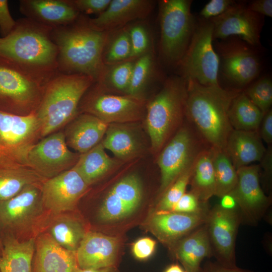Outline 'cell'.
<instances>
[{"label":"cell","instance_id":"cell-1","mask_svg":"<svg viewBox=\"0 0 272 272\" xmlns=\"http://www.w3.org/2000/svg\"><path fill=\"white\" fill-rule=\"evenodd\" d=\"M52 28L26 17L17 20L12 32L2 37L0 56L13 62L44 86L59 73Z\"/></svg>","mask_w":272,"mask_h":272},{"label":"cell","instance_id":"cell-2","mask_svg":"<svg viewBox=\"0 0 272 272\" xmlns=\"http://www.w3.org/2000/svg\"><path fill=\"white\" fill-rule=\"evenodd\" d=\"M52 38L56 45L59 73L81 74L99 82L106 67L103 57L110 32L92 28L88 18H78L73 23L53 28Z\"/></svg>","mask_w":272,"mask_h":272},{"label":"cell","instance_id":"cell-3","mask_svg":"<svg viewBox=\"0 0 272 272\" xmlns=\"http://www.w3.org/2000/svg\"><path fill=\"white\" fill-rule=\"evenodd\" d=\"M185 114L212 148L225 150L233 129L228 111L233 98L239 93L220 86H205L187 80Z\"/></svg>","mask_w":272,"mask_h":272},{"label":"cell","instance_id":"cell-4","mask_svg":"<svg viewBox=\"0 0 272 272\" xmlns=\"http://www.w3.org/2000/svg\"><path fill=\"white\" fill-rule=\"evenodd\" d=\"M95 82L81 74L59 73L44 86L35 113L40 124V135L51 134L76 115L83 96Z\"/></svg>","mask_w":272,"mask_h":272},{"label":"cell","instance_id":"cell-5","mask_svg":"<svg viewBox=\"0 0 272 272\" xmlns=\"http://www.w3.org/2000/svg\"><path fill=\"white\" fill-rule=\"evenodd\" d=\"M186 81L183 78H169L162 89L149 102L146 122L155 151L163 145L176 123L185 113Z\"/></svg>","mask_w":272,"mask_h":272},{"label":"cell","instance_id":"cell-6","mask_svg":"<svg viewBox=\"0 0 272 272\" xmlns=\"http://www.w3.org/2000/svg\"><path fill=\"white\" fill-rule=\"evenodd\" d=\"M192 1L163 0L159 2L160 50L169 63L179 62L193 35Z\"/></svg>","mask_w":272,"mask_h":272},{"label":"cell","instance_id":"cell-7","mask_svg":"<svg viewBox=\"0 0 272 272\" xmlns=\"http://www.w3.org/2000/svg\"><path fill=\"white\" fill-rule=\"evenodd\" d=\"M44 86L8 59L0 56V111L21 115L36 110Z\"/></svg>","mask_w":272,"mask_h":272},{"label":"cell","instance_id":"cell-8","mask_svg":"<svg viewBox=\"0 0 272 272\" xmlns=\"http://www.w3.org/2000/svg\"><path fill=\"white\" fill-rule=\"evenodd\" d=\"M212 22L194 30L188 47L180 61L183 78L193 80L205 86H220L218 75L220 59L213 46Z\"/></svg>","mask_w":272,"mask_h":272},{"label":"cell","instance_id":"cell-9","mask_svg":"<svg viewBox=\"0 0 272 272\" xmlns=\"http://www.w3.org/2000/svg\"><path fill=\"white\" fill-rule=\"evenodd\" d=\"M40 134L35 114L19 115L0 111V160L27 166V157Z\"/></svg>","mask_w":272,"mask_h":272},{"label":"cell","instance_id":"cell-10","mask_svg":"<svg viewBox=\"0 0 272 272\" xmlns=\"http://www.w3.org/2000/svg\"><path fill=\"white\" fill-rule=\"evenodd\" d=\"M238 207L226 208L216 205L208 213L206 225L217 262L225 267H237L235 255V240L242 221Z\"/></svg>","mask_w":272,"mask_h":272},{"label":"cell","instance_id":"cell-11","mask_svg":"<svg viewBox=\"0 0 272 272\" xmlns=\"http://www.w3.org/2000/svg\"><path fill=\"white\" fill-rule=\"evenodd\" d=\"M76 159V155L67 147L65 134L51 133L28 152L27 166L45 179L52 178L67 170Z\"/></svg>","mask_w":272,"mask_h":272},{"label":"cell","instance_id":"cell-12","mask_svg":"<svg viewBox=\"0 0 272 272\" xmlns=\"http://www.w3.org/2000/svg\"><path fill=\"white\" fill-rule=\"evenodd\" d=\"M193 133L180 128L160 154L158 164L161 172L159 193L162 195L194 161L199 152Z\"/></svg>","mask_w":272,"mask_h":272},{"label":"cell","instance_id":"cell-13","mask_svg":"<svg viewBox=\"0 0 272 272\" xmlns=\"http://www.w3.org/2000/svg\"><path fill=\"white\" fill-rule=\"evenodd\" d=\"M88 186L73 167L42 183L43 206L55 215L71 211Z\"/></svg>","mask_w":272,"mask_h":272},{"label":"cell","instance_id":"cell-14","mask_svg":"<svg viewBox=\"0 0 272 272\" xmlns=\"http://www.w3.org/2000/svg\"><path fill=\"white\" fill-rule=\"evenodd\" d=\"M260 165H251L236 170L237 182L229 193L233 196L241 217L254 224L262 217L271 199L259 183Z\"/></svg>","mask_w":272,"mask_h":272},{"label":"cell","instance_id":"cell-15","mask_svg":"<svg viewBox=\"0 0 272 272\" xmlns=\"http://www.w3.org/2000/svg\"><path fill=\"white\" fill-rule=\"evenodd\" d=\"M143 195L139 177L129 174L115 184L106 195L98 212L103 222L112 223L131 215L139 207Z\"/></svg>","mask_w":272,"mask_h":272},{"label":"cell","instance_id":"cell-16","mask_svg":"<svg viewBox=\"0 0 272 272\" xmlns=\"http://www.w3.org/2000/svg\"><path fill=\"white\" fill-rule=\"evenodd\" d=\"M88 113L99 118L105 123H122L140 118L144 111L142 98L131 96L94 93L84 106Z\"/></svg>","mask_w":272,"mask_h":272},{"label":"cell","instance_id":"cell-17","mask_svg":"<svg viewBox=\"0 0 272 272\" xmlns=\"http://www.w3.org/2000/svg\"><path fill=\"white\" fill-rule=\"evenodd\" d=\"M209 210L196 213L154 212L147 226L161 242L175 245L181 239L206 223Z\"/></svg>","mask_w":272,"mask_h":272},{"label":"cell","instance_id":"cell-18","mask_svg":"<svg viewBox=\"0 0 272 272\" xmlns=\"http://www.w3.org/2000/svg\"><path fill=\"white\" fill-rule=\"evenodd\" d=\"M213 38L224 39L237 35L252 46L259 43L261 26L257 14L246 7L235 4L222 14L212 18Z\"/></svg>","mask_w":272,"mask_h":272},{"label":"cell","instance_id":"cell-19","mask_svg":"<svg viewBox=\"0 0 272 272\" xmlns=\"http://www.w3.org/2000/svg\"><path fill=\"white\" fill-rule=\"evenodd\" d=\"M118 247V241L114 237L95 232H86L76 251L80 268L116 267Z\"/></svg>","mask_w":272,"mask_h":272},{"label":"cell","instance_id":"cell-20","mask_svg":"<svg viewBox=\"0 0 272 272\" xmlns=\"http://www.w3.org/2000/svg\"><path fill=\"white\" fill-rule=\"evenodd\" d=\"M43 207L40 187L30 185L14 197L0 201V218L10 227L23 229L38 217Z\"/></svg>","mask_w":272,"mask_h":272},{"label":"cell","instance_id":"cell-21","mask_svg":"<svg viewBox=\"0 0 272 272\" xmlns=\"http://www.w3.org/2000/svg\"><path fill=\"white\" fill-rule=\"evenodd\" d=\"M80 270L76 251L60 246L48 233L37 237L32 272H79Z\"/></svg>","mask_w":272,"mask_h":272},{"label":"cell","instance_id":"cell-22","mask_svg":"<svg viewBox=\"0 0 272 272\" xmlns=\"http://www.w3.org/2000/svg\"><path fill=\"white\" fill-rule=\"evenodd\" d=\"M153 2L148 0H111L107 9L96 18H88L89 25L99 31L110 32L128 22L147 17Z\"/></svg>","mask_w":272,"mask_h":272},{"label":"cell","instance_id":"cell-23","mask_svg":"<svg viewBox=\"0 0 272 272\" xmlns=\"http://www.w3.org/2000/svg\"><path fill=\"white\" fill-rule=\"evenodd\" d=\"M19 10L26 18L51 28L70 24L80 14L70 0H21Z\"/></svg>","mask_w":272,"mask_h":272},{"label":"cell","instance_id":"cell-24","mask_svg":"<svg viewBox=\"0 0 272 272\" xmlns=\"http://www.w3.org/2000/svg\"><path fill=\"white\" fill-rule=\"evenodd\" d=\"M223 71L231 82L241 86L248 84L258 75L260 63L248 47L232 43L221 47Z\"/></svg>","mask_w":272,"mask_h":272},{"label":"cell","instance_id":"cell-25","mask_svg":"<svg viewBox=\"0 0 272 272\" xmlns=\"http://www.w3.org/2000/svg\"><path fill=\"white\" fill-rule=\"evenodd\" d=\"M108 125L92 114H81L72 122L66 130V144L75 151L85 153L100 143Z\"/></svg>","mask_w":272,"mask_h":272},{"label":"cell","instance_id":"cell-26","mask_svg":"<svg viewBox=\"0 0 272 272\" xmlns=\"http://www.w3.org/2000/svg\"><path fill=\"white\" fill-rule=\"evenodd\" d=\"M175 245V256L185 272H200L203 259L213 256L206 223L181 239Z\"/></svg>","mask_w":272,"mask_h":272},{"label":"cell","instance_id":"cell-27","mask_svg":"<svg viewBox=\"0 0 272 272\" xmlns=\"http://www.w3.org/2000/svg\"><path fill=\"white\" fill-rule=\"evenodd\" d=\"M265 150L257 131L233 129L228 137L225 149L236 170L260 161Z\"/></svg>","mask_w":272,"mask_h":272},{"label":"cell","instance_id":"cell-28","mask_svg":"<svg viewBox=\"0 0 272 272\" xmlns=\"http://www.w3.org/2000/svg\"><path fill=\"white\" fill-rule=\"evenodd\" d=\"M45 178L26 166L0 162V201L8 200L30 185H39Z\"/></svg>","mask_w":272,"mask_h":272},{"label":"cell","instance_id":"cell-29","mask_svg":"<svg viewBox=\"0 0 272 272\" xmlns=\"http://www.w3.org/2000/svg\"><path fill=\"white\" fill-rule=\"evenodd\" d=\"M35 240L8 239L0 256V272H32Z\"/></svg>","mask_w":272,"mask_h":272},{"label":"cell","instance_id":"cell-30","mask_svg":"<svg viewBox=\"0 0 272 272\" xmlns=\"http://www.w3.org/2000/svg\"><path fill=\"white\" fill-rule=\"evenodd\" d=\"M213 149L199 152L195 158L189 184L190 191L206 202L215 194L216 183L213 162Z\"/></svg>","mask_w":272,"mask_h":272},{"label":"cell","instance_id":"cell-31","mask_svg":"<svg viewBox=\"0 0 272 272\" xmlns=\"http://www.w3.org/2000/svg\"><path fill=\"white\" fill-rule=\"evenodd\" d=\"M115 163L106 154L100 142L82 154L73 167L89 186L103 176Z\"/></svg>","mask_w":272,"mask_h":272},{"label":"cell","instance_id":"cell-32","mask_svg":"<svg viewBox=\"0 0 272 272\" xmlns=\"http://www.w3.org/2000/svg\"><path fill=\"white\" fill-rule=\"evenodd\" d=\"M263 113L244 92L238 93L232 99L228 111V117L233 129L257 131Z\"/></svg>","mask_w":272,"mask_h":272},{"label":"cell","instance_id":"cell-33","mask_svg":"<svg viewBox=\"0 0 272 272\" xmlns=\"http://www.w3.org/2000/svg\"><path fill=\"white\" fill-rule=\"evenodd\" d=\"M55 216L50 224L48 233L63 248L76 251L86 233L83 225L63 213Z\"/></svg>","mask_w":272,"mask_h":272},{"label":"cell","instance_id":"cell-34","mask_svg":"<svg viewBox=\"0 0 272 272\" xmlns=\"http://www.w3.org/2000/svg\"><path fill=\"white\" fill-rule=\"evenodd\" d=\"M101 142L105 149L121 159L131 157L139 149L138 142L132 131L121 123L109 124Z\"/></svg>","mask_w":272,"mask_h":272},{"label":"cell","instance_id":"cell-35","mask_svg":"<svg viewBox=\"0 0 272 272\" xmlns=\"http://www.w3.org/2000/svg\"><path fill=\"white\" fill-rule=\"evenodd\" d=\"M213 149L216 183L215 195L221 197L234 188L237 182V174L236 169L225 150Z\"/></svg>","mask_w":272,"mask_h":272},{"label":"cell","instance_id":"cell-36","mask_svg":"<svg viewBox=\"0 0 272 272\" xmlns=\"http://www.w3.org/2000/svg\"><path fill=\"white\" fill-rule=\"evenodd\" d=\"M154 66V56L151 51L135 59L127 95L141 98V94L151 79Z\"/></svg>","mask_w":272,"mask_h":272},{"label":"cell","instance_id":"cell-37","mask_svg":"<svg viewBox=\"0 0 272 272\" xmlns=\"http://www.w3.org/2000/svg\"><path fill=\"white\" fill-rule=\"evenodd\" d=\"M133 59H127L112 65H106L105 71L98 82L100 84H108L113 88L126 93L130 83Z\"/></svg>","mask_w":272,"mask_h":272},{"label":"cell","instance_id":"cell-38","mask_svg":"<svg viewBox=\"0 0 272 272\" xmlns=\"http://www.w3.org/2000/svg\"><path fill=\"white\" fill-rule=\"evenodd\" d=\"M194 162L168 187L158 202L155 212H170L176 203L185 193L192 175Z\"/></svg>","mask_w":272,"mask_h":272},{"label":"cell","instance_id":"cell-39","mask_svg":"<svg viewBox=\"0 0 272 272\" xmlns=\"http://www.w3.org/2000/svg\"><path fill=\"white\" fill-rule=\"evenodd\" d=\"M103 57L105 65H112L129 59L131 44L128 29H120L112 40L109 39Z\"/></svg>","mask_w":272,"mask_h":272},{"label":"cell","instance_id":"cell-40","mask_svg":"<svg viewBox=\"0 0 272 272\" xmlns=\"http://www.w3.org/2000/svg\"><path fill=\"white\" fill-rule=\"evenodd\" d=\"M244 93L263 113L270 109L272 104V82L269 78L260 79Z\"/></svg>","mask_w":272,"mask_h":272},{"label":"cell","instance_id":"cell-41","mask_svg":"<svg viewBox=\"0 0 272 272\" xmlns=\"http://www.w3.org/2000/svg\"><path fill=\"white\" fill-rule=\"evenodd\" d=\"M131 54L129 59L137 58L150 51L151 40L147 30L141 24H135L128 29Z\"/></svg>","mask_w":272,"mask_h":272},{"label":"cell","instance_id":"cell-42","mask_svg":"<svg viewBox=\"0 0 272 272\" xmlns=\"http://www.w3.org/2000/svg\"><path fill=\"white\" fill-rule=\"evenodd\" d=\"M207 202L201 201L191 191L185 193L176 203L170 212L196 213L208 210Z\"/></svg>","mask_w":272,"mask_h":272},{"label":"cell","instance_id":"cell-43","mask_svg":"<svg viewBox=\"0 0 272 272\" xmlns=\"http://www.w3.org/2000/svg\"><path fill=\"white\" fill-rule=\"evenodd\" d=\"M70 2L79 13L99 15L107 9L111 0H70Z\"/></svg>","mask_w":272,"mask_h":272},{"label":"cell","instance_id":"cell-44","mask_svg":"<svg viewBox=\"0 0 272 272\" xmlns=\"http://www.w3.org/2000/svg\"><path fill=\"white\" fill-rule=\"evenodd\" d=\"M234 4L231 0H211L201 9L200 15L206 19L213 18L224 13Z\"/></svg>","mask_w":272,"mask_h":272},{"label":"cell","instance_id":"cell-45","mask_svg":"<svg viewBox=\"0 0 272 272\" xmlns=\"http://www.w3.org/2000/svg\"><path fill=\"white\" fill-rule=\"evenodd\" d=\"M156 245V241L150 238H140L136 241L132 245V254L139 260L147 259L153 254Z\"/></svg>","mask_w":272,"mask_h":272},{"label":"cell","instance_id":"cell-46","mask_svg":"<svg viewBox=\"0 0 272 272\" xmlns=\"http://www.w3.org/2000/svg\"><path fill=\"white\" fill-rule=\"evenodd\" d=\"M16 24L10 13L8 1L0 0V33L2 38L7 37L14 29Z\"/></svg>","mask_w":272,"mask_h":272},{"label":"cell","instance_id":"cell-47","mask_svg":"<svg viewBox=\"0 0 272 272\" xmlns=\"http://www.w3.org/2000/svg\"><path fill=\"white\" fill-rule=\"evenodd\" d=\"M259 137L267 144L272 143V111L269 109L264 114L260 123Z\"/></svg>","mask_w":272,"mask_h":272},{"label":"cell","instance_id":"cell-48","mask_svg":"<svg viewBox=\"0 0 272 272\" xmlns=\"http://www.w3.org/2000/svg\"><path fill=\"white\" fill-rule=\"evenodd\" d=\"M249 10L256 14H260L269 17H272V1H253L247 7Z\"/></svg>","mask_w":272,"mask_h":272},{"label":"cell","instance_id":"cell-49","mask_svg":"<svg viewBox=\"0 0 272 272\" xmlns=\"http://www.w3.org/2000/svg\"><path fill=\"white\" fill-rule=\"evenodd\" d=\"M200 272H254L250 270L242 269L237 266L229 268L222 266L217 261H208L201 267Z\"/></svg>","mask_w":272,"mask_h":272},{"label":"cell","instance_id":"cell-50","mask_svg":"<svg viewBox=\"0 0 272 272\" xmlns=\"http://www.w3.org/2000/svg\"><path fill=\"white\" fill-rule=\"evenodd\" d=\"M261 166L263 170V176L265 181L270 183L272 174V148L269 146L260 161Z\"/></svg>","mask_w":272,"mask_h":272},{"label":"cell","instance_id":"cell-51","mask_svg":"<svg viewBox=\"0 0 272 272\" xmlns=\"http://www.w3.org/2000/svg\"><path fill=\"white\" fill-rule=\"evenodd\" d=\"M220 198H221V201L220 205L223 207L229 209L237 207L235 199L230 193L223 195Z\"/></svg>","mask_w":272,"mask_h":272},{"label":"cell","instance_id":"cell-52","mask_svg":"<svg viewBox=\"0 0 272 272\" xmlns=\"http://www.w3.org/2000/svg\"><path fill=\"white\" fill-rule=\"evenodd\" d=\"M79 272H118L116 267L99 269H81Z\"/></svg>","mask_w":272,"mask_h":272},{"label":"cell","instance_id":"cell-53","mask_svg":"<svg viewBox=\"0 0 272 272\" xmlns=\"http://www.w3.org/2000/svg\"><path fill=\"white\" fill-rule=\"evenodd\" d=\"M164 272H185V271L179 264H172L168 266Z\"/></svg>","mask_w":272,"mask_h":272},{"label":"cell","instance_id":"cell-54","mask_svg":"<svg viewBox=\"0 0 272 272\" xmlns=\"http://www.w3.org/2000/svg\"><path fill=\"white\" fill-rule=\"evenodd\" d=\"M2 38H0V42L2 41Z\"/></svg>","mask_w":272,"mask_h":272}]
</instances>
